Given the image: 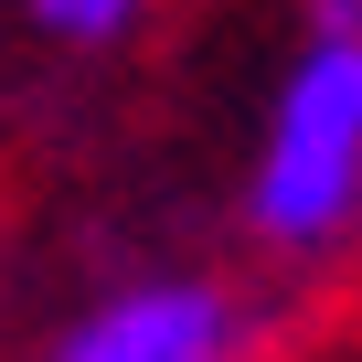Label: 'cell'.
<instances>
[{
	"label": "cell",
	"mask_w": 362,
	"mask_h": 362,
	"mask_svg": "<svg viewBox=\"0 0 362 362\" xmlns=\"http://www.w3.org/2000/svg\"><path fill=\"white\" fill-rule=\"evenodd\" d=\"M362 203V33H309V54L277 86L267 160H256V235L320 245Z\"/></svg>",
	"instance_id": "1"
},
{
	"label": "cell",
	"mask_w": 362,
	"mask_h": 362,
	"mask_svg": "<svg viewBox=\"0 0 362 362\" xmlns=\"http://www.w3.org/2000/svg\"><path fill=\"white\" fill-rule=\"evenodd\" d=\"M235 341L245 330H235V298L224 288L160 277V288H128L96 320H75L54 362H235Z\"/></svg>",
	"instance_id": "2"
},
{
	"label": "cell",
	"mask_w": 362,
	"mask_h": 362,
	"mask_svg": "<svg viewBox=\"0 0 362 362\" xmlns=\"http://www.w3.org/2000/svg\"><path fill=\"white\" fill-rule=\"evenodd\" d=\"M33 11H43L64 43H96V33H117V22L139 11V0H33Z\"/></svg>",
	"instance_id": "3"
}]
</instances>
